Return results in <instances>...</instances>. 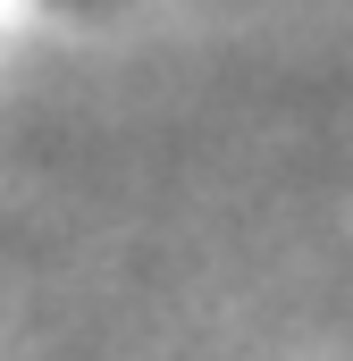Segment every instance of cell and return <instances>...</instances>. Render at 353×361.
<instances>
[{"label":"cell","mask_w":353,"mask_h":361,"mask_svg":"<svg viewBox=\"0 0 353 361\" xmlns=\"http://www.w3.org/2000/svg\"><path fill=\"white\" fill-rule=\"evenodd\" d=\"M118 0H0V51L8 42H51V34H76V25H101Z\"/></svg>","instance_id":"6da1fadb"}]
</instances>
